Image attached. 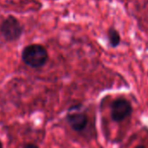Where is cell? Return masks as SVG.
<instances>
[{
	"label": "cell",
	"instance_id": "1",
	"mask_svg": "<svg viewBox=\"0 0 148 148\" xmlns=\"http://www.w3.org/2000/svg\"><path fill=\"white\" fill-rule=\"evenodd\" d=\"M49 56L46 49L40 44H30L24 48L22 51V60L32 69H39L44 66Z\"/></svg>",
	"mask_w": 148,
	"mask_h": 148
},
{
	"label": "cell",
	"instance_id": "2",
	"mask_svg": "<svg viewBox=\"0 0 148 148\" xmlns=\"http://www.w3.org/2000/svg\"><path fill=\"white\" fill-rule=\"evenodd\" d=\"M81 104L71 106L65 116V120L69 127L77 133H82L85 131L89 122L87 114L81 111Z\"/></svg>",
	"mask_w": 148,
	"mask_h": 148
},
{
	"label": "cell",
	"instance_id": "3",
	"mask_svg": "<svg viewBox=\"0 0 148 148\" xmlns=\"http://www.w3.org/2000/svg\"><path fill=\"white\" fill-rule=\"evenodd\" d=\"M24 31L20 22L14 16H8L0 24V33L7 42H15L18 40Z\"/></svg>",
	"mask_w": 148,
	"mask_h": 148
},
{
	"label": "cell",
	"instance_id": "4",
	"mask_svg": "<svg viewBox=\"0 0 148 148\" xmlns=\"http://www.w3.org/2000/svg\"><path fill=\"white\" fill-rule=\"evenodd\" d=\"M111 109V118L114 122H122L133 114V105L126 98H117L115 99L110 107Z\"/></svg>",
	"mask_w": 148,
	"mask_h": 148
},
{
	"label": "cell",
	"instance_id": "5",
	"mask_svg": "<svg viewBox=\"0 0 148 148\" xmlns=\"http://www.w3.org/2000/svg\"><path fill=\"white\" fill-rule=\"evenodd\" d=\"M108 40L110 42V45L113 48H116L120 45V41H121V37L120 33L113 28H110L108 30Z\"/></svg>",
	"mask_w": 148,
	"mask_h": 148
},
{
	"label": "cell",
	"instance_id": "6",
	"mask_svg": "<svg viewBox=\"0 0 148 148\" xmlns=\"http://www.w3.org/2000/svg\"><path fill=\"white\" fill-rule=\"evenodd\" d=\"M23 148H39L37 145H35V144H32V143H30V144H27V145H25L24 147Z\"/></svg>",
	"mask_w": 148,
	"mask_h": 148
},
{
	"label": "cell",
	"instance_id": "7",
	"mask_svg": "<svg viewBox=\"0 0 148 148\" xmlns=\"http://www.w3.org/2000/svg\"><path fill=\"white\" fill-rule=\"evenodd\" d=\"M134 148H147L145 146H143V145H138V146H136Z\"/></svg>",
	"mask_w": 148,
	"mask_h": 148
},
{
	"label": "cell",
	"instance_id": "8",
	"mask_svg": "<svg viewBox=\"0 0 148 148\" xmlns=\"http://www.w3.org/2000/svg\"><path fill=\"white\" fill-rule=\"evenodd\" d=\"M0 148H3V144H2L1 140H0Z\"/></svg>",
	"mask_w": 148,
	"mask_h": 148
}]
</instances>
